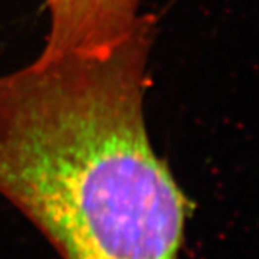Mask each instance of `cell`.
<instances>
[{"mask_svg": "<svg viewBox=\"0 0 259 259\" xmlns=\"http://www.w3.org/2000/svg\"><path fill=\"white\" fill-rule=\"evenodd\" d=\"M152 45L0 75V196L63 259H179L192 202L154 152Z\"/></svg>", "mask_w": 259, "mask_h": 259, "instance_id": "6da1fadb", "label": "cell"}, {"mask_svg": "<svg viewBox=\"0 0 259 259\" xmlns=\"http://www.w3.org/2000/svg\"><path fill=\"white\" fill-rule=\"evenodd\" d=\"M49 32L42 56H104L125 42L144 13L141 0H45Z\"/></svg>", "mask_w": 259, "mask_h": 259, "instance_id": "7a4b0ae2", "label": "cell"}]
</instances>
